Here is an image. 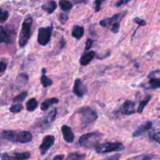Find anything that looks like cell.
I'll return each mask as SVG.
<instances>
[{"label":"cell","mask_w":160,"mask_h":160,"mask_svg":"<svg viewBox=\"0 0 160 160\" xmlns=\"http://www.w3.org/2000/svg\"><path fill=\"white\" fill-rule=\"evenodd\" d=\"M129 2V1H124V0H121V1H118L115 3V6L116 7H119L121 6H122V4H126V3H128Z\"/></svg>","instance_id":"37"},{"label":"cell","mask_w":160,"mask_h":160,"mask_svg":"<svg viewBox=\"0 0 160 160\" xmlns=\"http://www.w3.org/2000/svg\"><path fill=\"white\" fill-rule=\"evenodd\" d=\"M28 81V76L26 74H20L16 78V84L19 87H21L24 86Z\"/></svg>","instance_id":"20"},{"label":"cell","mask_w":160,"mask_h":160,"mask_svg":"<svg viewBox=\"0 0 160 160\" xmlns=\"http://www.w3.org/2000/svg\"><path fill=\"white\" fill-rule=\"evenodd\" d=\"M118 112L125 115L132 114L135 112V103L130 100H126L121 106Z\"/></svg>","instance_id":"10"},{"label":"cell","mask_w":160,"mask_h":160,"mask_svg":"<svg viewBox=\"0 0 160 160\" xmlns=\"http://www.w3.org/2000/svg\"><path fill=\"white\" fill-rule=\"evenodd\" d=\"M133 21L134 22L138 24L139 26H145L146 24V22L145 21V20L141 19L139 18H135L133 19Z\"/></svg>","instance_id":"31"},{"label":"cell","mask_w":160,"mask_h":160,"mask_svg":"<svg viewBox=\"0 0 160 160\" xmlns=\"http://www.w3.org/2000/svg\"><path fill=\"white\" fill-rule=\"evenodd\" d=\"M72 91L78 98H82L85 94L86 88L80 79L78 78L75 80Z\"/></svg>","instance_id":"12"},{"label":"cell","mask_w":160,"mask_h":160,"mask_svg":"<svg viewBox=\"0 0 160 160\" xmlns=\"http://www.w3.org/2000/svg\"><path fill=\"white\" fill-rule=\"evenodd\" d=\"M57 114V109L54 108L52 111H51L48 114H46L45 116H44L42 119H41V121H39V126H42V127H45V128L47 126H49L55 119L56 116Z\"/></svg>","instance_id":"11"},{"label":"cell","mask_w":160,"mask_h":160,"mask_svg":"<svg viewBox=\"0 0 160 160\" xmlns=\"http://www.w3.org/2000/svg\"><path fill=\"white\" fill-rule=\"evenodd\" d=\"M93 42H94V41L92 40L91 39H88L86 40V46H85V50H86V51L89 50V49L91 48Z\"/></svg>","instance_id":"34"},{"label":"cell","mask_w":160,"mask_h":160,"mask_svg":"<svg viewBox=\"0 0 160 160\" xmlns=\"http://www.w3.org/2000/svg\"><path fill=\"white\" fill-rule=\"evenodd\" d=\"M97 153H106L109 152H118L124 149V145L121 142H106L98 144L95 148Z\"/></svg>","instance_id":"5"},{"label":"cell","mask_w":160,"mask_h":160,"mask_svg":"<svg viewBox=\"0 0 160 160\" xmlns=\"http://www.w3.org/2000/svg\"><path fill=\"white\" fill-rule=\"evenodd\" d=\"M31 156L29 152H14L9 154L7 152L2 153L0 155L1 160H26Z\"/></svg>","instance_id":"7"},{"label":"cell","mask_w":160,"mask_h":160,"mask_svg":"<svg viewBox=\"0 0 160 160\" xmlns=\"http://www.w3.org/2000/svg\"><path fill=\"white\" fill-rule=\"evenodd\" d=\"M32 18L28 17L22 23L21 29L19 36V45L21 48L25 46L31 37Z\"/></svg>","instance_id":"3"},{"label":"cell","mask_w":160,"mask_h":160,"mask_svg":"<svg viewBox=\"0 0 160 160\" xmlns=\"http://www.w3.org/2000/svg\"><path fill=\"white\" fill-rule=\"evenodd\" d=\"M95 56V52L90 51L84 54L80 58V63L82 66L88 65Z\"/></svg>","instance_id":"16"},{"label":"cell","mask_w":160,"mask_h":160,"mask_svg":"<svg viewBox=\"0 0 160 160\" xmlns=\"http://www.w3.org/2000/svg\"><path fill=\"white\" fill-rule=\"evenodd\" d=\"M52 28V26L39 28L38 32V42L40 45L46 46L49 42Z\"/></svg>","instance_id":"6"},{"label":"cell","mask_w":160,"mask_h":160,"mask_svg":"<svg viewBox=\"0 0 160 160\" xmlns=\"http://www.w3.org/2000/svg\"><path fill=\"white\" fill-rule=\"evenodd\" d=\"M103 1H95V12H98L100 10L101 4L102 3Z\"/></svg>","instance_id":"36"},{"label":"cell","mask_w":160,"mask_h":160,"mask_svg":"<svg viewBox=\"0 0 160 160\" xmlns=\"http://www.w3.org/2000/svg\"><path fill=\"white\" fill-rule=\"evenodd\" d=\"M59 19H60L61 22L63 24V23H64L65 22H66L68 21V16L65 13H61V14H60Z\"/></svg>","instance_id":"35"},{"label":"cell","mask_w":160,"mask_h":160,"mask_svg":"<svg viewBox=\"0 0 160 160\" xmlns=\"http://www.w3.org/2000/svg\"><path fill=\"white\" fill-rule=\"evenodd\" d=\"M126 12L127 11H124L122 12L115 14L114 15H113L110 18H108L101 20L99 22V24L102 27H108V26H112L114 23L121 21V20L125 16Z\"/></svg>","instance_id":"8"},{"label":"cell","mask_w":160,"mask_h":160,"mask_svg":"<svg viewBox=\"0 0 160 160\" xmlns=\"http://www.w3.org/2000/svg\"><path fill=\"white\" fill-rule=\"evenodd\" d=\"M59 102V99L56 98H49L44 101L41 104V109L42 111H46L51 106L54 104H56Z\"/></svg>","instance_id":"19"},{"label":"cell","mask_w":160,"mask_h":160,"mask_svg":"<svg viewBox=\"0 0 160 160\" xmlns=\"http://www.w3.org/2000/svg\"><path fill=\"white\" fill-rule=\"evenodd\" d=\"M151 157L149 156H144L142 158V160H151Z\"/></svg>","instance_id":"39"},{"label":"cell","mask_w":160,"mask_h":160,"mask_svg":"<svg viewBox=\"0 0 160 160\" xmlns=\"http://www.w3.org/2000/svg\"><path fill=\"white\" fill-rule=\"evenodd\" d=\"M7 68V62L4 60L0 61V73L4 72Z\"/></svg>","instance_id":"33"},{"label":"cell","mask_w":160,"mask_h":160,"mask_svg":"<svg viewBox=\"0 0 160 160\" xmlns=\"http://www.w3.org/2000/svg\"><path fill=\"white\" fill-rule=\"evenodd\" d=\"M151 96H146L143 100H142L140 103H139V105L138 108V112L141 113V112H142L144 108H145V106L147 105V104L149 102V101H150V99H151Z\"/></svg>","instance_id":"25"},{"label":"cell","mask_w":160,"mask_h":160,"mask_svg":"<svg viewBox=\"0 0 160 160\" xmlns=\"http://www.w3.org/2000/svg\"><path fill=\"white\" fill-rule=\"evenodd\" d=\"M85 158V154L82 153H79L78 152H70L66 160H82Z\"/></svg>","instance_id":"21"},{"label":"cell","mask_w":160,"mask_h":160,"mask_svg":"<svg viewBox=\"0 0 160 160\" xmlns=\"http://www.w3.org/2000/svg\"><path fill=\"white\" fill-rule=\"evenodd\" d=\"M149 88L150 89H160V78H151L149 81Z\"/></svg>","instance_id":"23"},{"label":"cell","mask_w":160,"mask_h":160,"mask_svg":"<svg viewBox=\"0 0 160 160\" xmlns=\"http://www.w3.org/2000/svg\"><path fill=\"white\" fill-rule=\"evenodd\" d=\"M11 36L8 31L2 26H0V43L9 42Z\"/></svg>","instance_id":"17"},{"label":"cell","mask_w":160,"mask_h":160,"mask_svg":"<svg viewBox=\"0 0 160 160\" xmlns=\"http://www.w3.org/2000/svg\"><path fill=\"white\" fill-rule=\"evenodd\" d=\"M64 158V154H59V155L56 156L54 158L53 160H61V159H62Z\"/></svg>","instance_id":"38"},{"label":"cell","mask_w":160,"mask_h":160,"mask_svg":"<svg viewBox=\"0 0 160 160\" xmlns=\"http://www.w3.org/2000/svg\"><path fill=\"white\" fill-rule=\"evenodd\" d=\"M38 106V101L35 98H31L26 103V108L28 111H33Z\"/></svg>","instance_id":"22"},{"label":"cell","mask_w":160,"mask_h":160,"mask_svg":"<svg viewBox=\"0 0 160 160\" xmlns=\"http://www.w3.org/2000/svg\"><path fill=\"white\" fill-rule=\"evenodd\" d=\"M84 34V28L83 26L75 24L73 26L71 31L72 37L77 39H80Z\"/></svg>","instance_id":"15"},{"label":"cell","mask_w":160,"mask_h":160,"mask_svg":"<svg viewBox=\"0 0 160 160\" xmlns=\"http://www.w3.org/2000/svg\"><path fill=\"white\" fill-rule=\"evenodd\" d=\"M120 158H121V154L119 153H117L113 155L107 156L103 160H119Z\"/></svg>","instance_id":"30"},{"label":"cell","mask_w":160,"mask_h":160,"mask_svg":"<svg viewBox=\"0 0 160 160\" xmlns=\"http://www.w3.org/2000/svg\"><path fill=\"white\" fill-rule=\"evenodd\" d=\"M41 8L48 14H52L54 10L57 8V4L55 1H51L44 4Z\"/></svg>","instance_id":"18"},{"label":"cell","mask_w":160,"mask_h":160,"mask_svg":"<svg viewBox=\"0 0 160 160\" xmlns=\"http://www.w3.org/2000/svg\"><path fill=\"white\" fill-rule=\"evenodd\" d=\"M54 141L55 138L52 135H47L43 138L42 142L39 147L41 154H44L48 151V149L54 144Z\"/></svg>","instance_id":"9"},{"label":"cell","mask_w":160,"mask_h":160,"mask_svg":"<svg viewBox=\"0 0 160 160\" xmlns=\"http://www.w3.org/2000/svg\"><path fill=\"white\" fill-rule=\"evenodd\" d=\"M1 137L13 142L26 143L32 140V136L28 131L4 130L1 132Z\"/></svg>","instance_id":"1"},{"label":"cell","mask_w":160,"mask_h":160,"mask_svg":"<svg viewBox=\"0 0 160 160\" xmlns=\"http://www.w3.org/2000/svg\"><path fill=\"white\" fill-rule=\"evenodd\" d=\"M9 18V12L0 8V24L4 22Z\"/></svg>","instance_id":"27"},{"label":"cell","mask_w":160,"mask_h":160,"mask_svg":"<svg viewBox=\"0 0 160 160\" xmlns=\"http://www.w3.org/2000/svg\"><path fill=\"white\" fill-rule=\"evenodd\" d=\"M41 82L44 88H47L52 84V81L50 78H48L45 74H42L41 77Z\"/></svg>","instance_id":"26"},{"label":"cell","mask_w":160,"mask_h":160,"mask_svg":"<svg viewBox=\"0 0 160 160\" xmlns=\"http://www.w3.org/2000/svg\"><path fill=\"white\" fill-rule=\"evenodd\" d=\"M152 126L151 121H147L144 124H141L132 134L133 137H139L149 130Z\"/></svg>","instance_id":"14"},{"label":"cell","mask_w":160,"mask_h":160,"mask_svg":"<svg viewBox=\"0 0 160 160\" xmlns=\"http://www.w3.org/2000/svg\"><path fill=\"white\" fill-rule=\"evenodd\" d=\"M59 4L61 9L64 11H69L72 7V4L68 1H60Z\"/></svg>","instance_id":"24"},{"label":"cell","mask_w":160,"mask_h":160,"mask_svg":"<svg viewBox=\"0 0 160 160\" xmlns=\"http://www.w3.org/2000/svg\"><path fill=\"white\" fill-rule=\"evenodd\" d=\"M23 109V106L21 104H16L12 105L9 108V110L12 113H17L20 112Z\"/></svg>","instance_id":"29"},{"label":"cell","mask_w":160,"mask_h":160,"mask_svg":"<svg viewBox=\"0 0 160 160\" xmlns=\"http://www.w3.org/2000/svg\"><path fill=\"white\" fill-rule=\"evenodd\" d=\"M102 134L98 132H92L82 135L79 139V143L81 146L86 148L96 147L101 139Z\"/></svg>","instance_id":"4"},{"label":"cell","mask_w":160,"mask_h":160,"mask_svg":"<svg viewBox=\"0 0 160 160\" xmlns=\"http://www.w3.org/2000/svg\"><path fill=\"white\" fill-rule=\"evenodd\" d=\"M78 113L80 116L81 124L84 127L92 124L98 118L96 111L89 106L81 108L78 111Z\"/></svg>","instance_id":"2"},{"label":"cell","mask_w":160,"mask_h":160,"mask_svg":"<svg viewBox=\"0 0 160 160\" xmlns=\"http://www.w3.org/2000/svg\"><path fill=\"white\" fill-rule=\"evenodd\" d=\"M151 138L154 141H156L158 144H160V131L153 133L151 135Z\"/></svg>","instance_id":"32"},{"label":"cell","mask_w":160,"mask_h":160,"mask_svg":"<svg viewBox=\"0 0 160 160\" xmlns=\"http://www.w3.org/2000/svg\"><path fill=\"white\" fill-rule=\"evenodd\" d=\"M27 96H28V92L26 91H23L21 93H20L19 95L14 97L12 99V101L14 102H22L26 99Z\"/></svg>","instance_id":"28"},{"label":"cell","mask_w":160,"mask_h":160,"mask_svg":"<svg viewBox=\"0 0 160 160\" xmlns=\"http://www.w3.org/2000/svg\"><path fill=\"white\" fill-rule=\"evenodd\" d=\"M61 129L64 141L68 143H72L74 139V134L71 127L68 125H63Z\"/></svg>","instance_id":"13"}]
</instances>
